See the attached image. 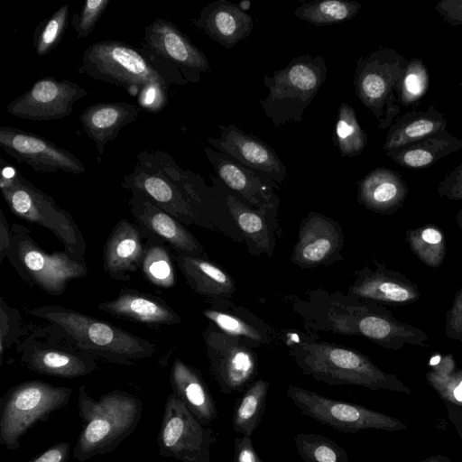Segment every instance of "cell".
Returning <instances> with one entry per match:
<instances>
[{"label": "cell", "instance_id": "cell-1", "mask_svg": "<svg viewBox=\"0 0 462 462\" xmlns=\"http://www.w3.org/2000/svg\"><path fill=\"white\" fill-rule=\"evenodd\" d=\"M202 180L184 171L168 152L144 149L136 156L133 171L122 187L139 190L182 224L198 223L202 207Z\"/></svg>", "mask_w": 462, "mask_h": 462}, {"label": "cell", "instance_id": "cell-2", "mask_svg": "<svg viewBox=\"0 0 462 462\" xmlns=\"http://www.w3.org/2000/svg\"><path fill=\"white\" fill-rule=\"evenodd\" d=\"M78 408L82 429L72 455L79 462L115 450L134 433L143 414L138 396L114 390L95 400L86 385L79 388Z\"/></svg>", "mask_w": 462, "mask_h": 462}, {"label": "cell", "instance_id": "cell-3", "mask_svg": "<svg viewBox=\"0 0 462 462\" xmlns=\"http://www.w3.org/2000/svg\"><path fill=\"white\" fill-rule=\"evenodd\" d=\"M288 354L303 374L329 385H356L373 391L411 394L396 375L374 365L361 352L327 342H292Z\"/></svg>", "mask_w": 462, "mask_h": 462}, {"label": "cell", "instance_id": "cell-4", "mask_svg": "<svg viewBox=\"0 0 462 462\" xmlns=\"http://www.w3.org/2000/svg\"><path fill=\"white\" fill-rule=\"evenodd\" d=\"M29 313L49 321L77 348L111 363L129 365L154 352L151 342L72 309L47 305Z\"/></svg>", "mask_w": 462, "mask_h": 462}, {"label": "cell", "instance_id": "cell-5", "mask_svg": "<svg viewBox=\"0 0 462 462\" xmlns=\"http://www.w3.org/2000/svg\"><path fill=\"white\" fill-rule=\"evenodd\" d=\"M0 189L10 210L19 217L50 229L70 254L83 258L86 242L72 217L52 197L1 159Z\"/></svg>", "mask_w": 462, "mask_h": 462}, {"label": "cell", "instance_id": "cell-6", "mask_svg": "<svg viewBox=\"0 0 462 462\" xmlns=\"http://www.w3.org/2000/svg\"><path fill=\"white\" fill-rule=\"evenodd\" d=\"M328 67L321 56L296 57L272 77L263 75L268 95L260 105L274 126L300 123L303 112L326 80Z\"/></svg>", "mask_w": 462, "mask_h": 462}, {"label": "cell", "instance_id": "cell-7", "mask_svg": "<svg viewBox=\"0 0 462 462\" xmlns=\"http://www.w3.org/2000/svg\"><path fill=\"white\" fill-rule=\"evenodd\" d=\"M142 51L169 87L200 80L209 69V60L179 27L156 18L144 28Z\"/></svg>", "mask_w": 462, "mask_h": 462}, {"label": "cell", "instance_id": "cell-8", "mask_svg": "<svg viewBox=\"0 0 462 462\" xmlns=\"http://www.w3.org/2000/svg\"><path fill=\"white\" fill-rule=\"evenodd\" d=\"M72 389L40 380L20 383L0 401V444L8 450L21 446L22 437L37 422L66 406Z\"/></svg>", "mask_w": 462, "mask_h": 462}, {"label": "cell", "instance_id": "cell-9", "mask_svg": "<svg viewBox=\"0 0 462 462\" xmlns=\"http://www.w3.org/2000/svg\"><path fill=\"white\" fill-rule=\"evenodd\" d=\"M408 59L396 50L381 47L356 60L354 87L360 102L389 128L401 112L398 88Z\"/></svg>", "mask_w": 462, "mask_h": 462}, {"label": "cell", "instance_id": "cell-10", "mask_svg": "<svg viewBox=\"0 0 462 462\" xmlns=\"http://www.w3.org/2000/svg\"><path fill=\"white\" fill-rule=\"evenodd\" d=\"M79 72L123 87L133 96L151 86L170 88L142 50L120 41H101L88 46L83 52Z\"/></svg>", "mask_w": 462, "mask_h": 462}, {"label": "cell", "instance_id": "cell-11", "mask_svg": "<svg viewBox=\"0 0 462 462\" xmlns=\"http://www.w3.org/2000/svg\"><path fill=\"white\" fill-rule=\"evenodd\" d=\"M8 259L23 280L51 295L62 294L69 282L84 277L88 268L83 258L65 252L47 254L19 225L11 228Z\"/></svg>", "mask_w": 462, "mask_h": 462}, {"label": "cell", "instance_id": "cell-12", "mask_svg": "<svg viewBox=\"0 0 462 462\" xmlns=\"http://www.w3.org/2000/svg\"><path fill=\"white\" fill-rule=\"evenodd\" d=\"M287 395L300 412L344 433L378 430L400 431L407 425L399 419L360 404L323 396L303 387L290 385Z\"/></svg>", "mask_w": 462, "mask_h": 462}, {"label": "cell", "instance_id": "cell-13", "mask_svg": "<svg viewBox=\"0 0 462 462\" xmlns=\"http://www.w3.org/2000/svg\"><path fill=\"white\" fill-rule=\"evenodd\" d=\"M213 430L205 427L174 393L168 395L157 443L159 454L181 462H210Z\"/></svg>", "mask_w": 462, "mask_h": 462}, {"label": "cell", "instance_id": "cell-14", "mask_svg": "<svg viewBox=\"0 0 462 462\" xmlns=\"http://www.w3.org/2000/svg\"><path fill=\"white\" fill-rule=\"evenodd\" d=\"M211 374L226 394L245 390L258 371L257 355L242 339L209 324L203 333Z\"/></svg>", "mask_w": 462, "mask_h": 462}, {"label": "cell", "instance_id": "cell-15", "mask_svg": "<svg viewBox=\"0 0 462 462\" xmlns=\"http://www.w3.org/2000/svg\"><path fill=\"white\" fill-rule=\"evenodd\" d=\"M88 91L76 82L45 77L6 106L11 116L32 121L59 120L69 116L74 104Z\"/></svg>", "mask_w": 462, "mask_h": 462}, {"label": "cell", "instance_id": "cell-16", "mask_svg": "<svg viewBox=\"0 0 462 462\" xmlns=\"http://www.w3.org/2000/svg\"><path fill=\"white\" fill-rule=\"evenodd\" d=\"M0 147L10 157L25 163L40 173L81 174L83 162L72 152L48 139L12 126H0Z\"/></svg>", "mask_w": 462, "mask_h": 462}, {"label": "cell", "instance_id": "cell-17", "mask_svg": "<svg viewBox=\"0 0 462 462\" xmlns=\"http://www.w3.org/2000/svg\"><path fill=\"white\" fill-rule=\"evenodd\" d=\"M69 345V341L66 346L56 343L51 336L42 341L34 333L18 347L21 362L33 372L51 376L76 378L91 374L97 367L94 356Z\"/></svg>", "mask_w": 462, "mask_h": 462}, {"label": "cell", "instance_id": "cell-18", "mask_svg": "<svg viewBox=\"0 0 462 462\" xmlns=\"http://www.w3.org/2000/svg\"><path fill=\"white\" fill-rule=\"evenodd\" d=\"M217 127L219 137H208V144L276 184L284 183L286 166L269 144L234 124L218 125Z\"/></svg>", "mask_w": 462, "mask_h": 462}, {"label": "cell", "instance_id": "cell-19", "mask_svg": "<svg viewBox=\"0 0 462 462\" xmlns=\"http://www.w3.org/2000/svg\"><path fill=\"white\" fill-rule=\"evenodd\" d=\"M344 242L343 230L336 220L312 211L300 226L291 261L302 268L330 264L342 259Z\"/></svg>", "mask_w": 462, "mask_h": 462}, {"label": "cell", "instance_id": "cell-20", "mask_svg": "<svg viewBox=\"0 0 462 462\" xmlns=\"http://www.w3.org/2000/svg\"><path fill=\"white\" fill-rule=\"evenodd\" d=\"M129 208L138 226L167 243L175 253L207 257L196 237L172 216L159 208L146 194L131 190Z\"/></svg>", "mask_w": 462, "mask_h": 462}, {"label": "cell", "instance_id": "cell-21", "mask_svg": "<svg viewBox=\"0 0 462 462\" xmlns=\"http://www.w3.org/2000/svg\"><path fill=\"white\" fill-rule=\"evenodd\" d=\"M374 269L365 266L355 273L348 296L393 304H409L419 300L420 291L409 278L377 261H374Z\"/></svg>", "mask_w": 462, "mask_h": 462}, {"label": "cell", "instance_id": "cell-22", "mask_svg": "<svg viewBox=\"0 0 462 462\" xmlns=\"http://www.w3.org/2000/svg\"><path fill=\"white\" fill-rule=\"evenodd\" d=\"M204 151L218 178L250 206L259 208L278 203L273 189L279 185L274 181L219 151L208 146Z\"/></svg>", "mask_w": 462, "mask_h": 462}, {"label": "cell", "instance_id": "cell-23", "mask_svg": "<svg viewBox=\"0 0 462 462\" xmlns=\"http://www.w3.org/2000/svg\"><path fill=\"white\" fill-rule=\"evenodd\" d=\"M191 22L226 49L247 38L254 28L252 16L240 5L227 0H216L205 5Z\"/></svg>", "mask_w": 462, "mask_h": 462}, {"label": "cell", "instance_id": "cell-24", "mask_svg": "<svg viewBox=\"0 0 462 462\" xmlns=\"http://www.w3.org/2000/svg\"><path fill=\"white\" fill-rule=\"evenodd\" d=\"M145 233L127 219H121L111 231L104 248V269L113 279L126 281L141 268L145 254Z\"/></svg>", "mask_w": 462, "mask_h": 462}, {"label": "cell", "instance_id": "cell-25", "mask_svg": "<svg viewBox=\"0 0 462 462\" xmlns=\"http://www.w3.org/2000/svg\"><path fill=\"white\" fill-rule=\"evenodd\" d=\"M139 106L125 101L102 102L88 106L79 116L87 135L95 143L97 162H101L107 142L115 140L119 131L139 116Z\"/></svg>", "mask_w": 462, "mask_h": 462}, {"label": "cell", "instance_id": "cell-26", "mask_svg": "<svg viewBox=\"0 0 462 462\" xmlns=\"http://www.w3.org/2000/svg\"><path fill=\"white\" fill-rule=\"evenodd\" d=\"M97 308L112 316L153 327L181 321L163 300L134 290H122L116 299L99 303Z\"/></svg>", "mask_w": 462, "mask_h": 462}, {"label": "cell", "instance_id": "cell-27", "mask_svg": "<svg viewBox=\"0 0 462 462\" xmlns=\"http://www.w3.org/2000/svg\"><path fill=\"white\" fill-rule=\"evenodd\" d=\"M357 202L379 214H393L402 207L408 185L400 172L376 168L357 182Z\"/></svg>", "mask_w": 462, "mask_h": 462}, {"label": "cell", "instance_id": "cell-28", "mask_svg": "<svg viewBox=\"0 0 462 462\" xmlns=\"http://www.w3.org/2000/svg\"><path fill=\"white\" fill-rule=\"evenodd\" d=\"M172 258L187 282L199 294L210 300H227L236 291V283L232 276L207 257L174 252Z\"/></svg>", "mask_w": 462, "mask_h": 462}, {"label": "cell", "instance_id": "cell-29", "mask_svg": "<svg viewBox=\"0 0 462 462\" xmlns=\"http://www.w3.org/2000/svg\"><path fill=\"white\" fill-rule=\"evenodd\" d=\"M170 383L172 393L203 425L217 418L216 402L197 369L176 358L171 368Z\"/></svg>", "mask_w": 462, "mask_h": 462}, {"label": "cell", "instance_id": "cell-30", "mask_svg": "<svg viewBox=\"0 0 462 462\" xmlns=\"http://www.w3.org/2000/svg\"><path fill=\"white\" fill-rule=\"evenodd\" d=\"M211 300L214 308L206 309L203 314L220 330L242 339L253 348L271 344V329L258 318L226 299L223 304L221 300Z\"/></svg>", "mask_w": 462, "mask_h": 462}, {"label": "cell", "instance_id": "cell-31", "mask_svg": "<svg viewBox=\"0 0 462 462\" xmlns=\"http://www.w3.org/2000/svg\"><path fill=\"white\" fill-rule=\"evenodd\" d=\"M226 204L230 215L242 231L250 247L257 253L272 255L275 245V233L273 222L269 220L272 212H275L278 203L254 208L247 206L232 194L226 196Z\"/></svg>", "mask_w": 462, "mask_h": 462}, {"label": "cell", "instance_id": "cell-32", "mask_svg": "<svg viewBox=\"0 0 462 462\" xmlns=\"http://www.w3.org/2000/svg\"><path fill=\"white\" fill-rule=\"evenodd\" d=\"M462 149V140L447 129L414 143L391 149L385 154L406 169H426L443 157Z\"/></svg>", "mask_w": 462, "mask_h": 462}, {"label": "cell", "instance_id": "cell-33", "mask_svg": "<svg viewBox=\"0 0 462 462\" xmlns=\"http://www.w3.org/2000/svg\"><path fill=\"white\" fill-rule=\"evenodd\" d=\"M448 120L434 106L425 111L410 110L389 127L383 149L387 152L447 129Z\"/></svg>", "mask_w": 462, "mask_h": 462}, {"label": "cell", "instance_id": "cell-34", "mask_svg": "<svg viewBox=\"0 0 462 462\" xmlns=\"http://www.w3.org/2000/svg\"><path fill=\"white\" fill-rule=\"evenodd\" d=\"M269 382L254 381L238 400L232 416V426L236 433L252 437L264 414Z\"/></svg>", "mask_w": 462, "mask_h": 462}, {"label": "cell", "instance_id": "cell-35", "mask_svg": "<svg viewBox=\"0 0 462 462\" xmlns=\"http://www.w3.org/2000/svg\"><path fill=\"white\" fill-rule=\"evenodd\" d=\"M361 7L360 3L352 0L311 1L299 5L293 15L309 23L325 26L351 20Z\"/></svg>", "mask_w": 462, "mask_h": 462}, {"label": "cell", "instance_id": "cell-36", "mask_svg": "<svg viewBox=\"0 0 462 462\" xmlns=\"http://www.w3.org/2000/svg\"><path fill=\"white\" fill-rule=\"evenodd\" d=\"M334 145L342 157H356L365 149L368 137L360 126L355 109L342 102L338 107L334 128Z\"/></svg>", "mask_w": 462, "mask_h": 462}, {"label": "cell", "instance_id": "cell-37", "mask_svg": "<svg viewBox=\"0 0 462 462\" xmlns=\"http://www.w3.org/2000/svg\"><path fill=\"white\" fill-rule=\"evenodd\" d=\"M145 254L141 264L143 276L152 284L161 288H171L175 284V272L172 256L164 246L163 241L149 235Z\"/></svg>", "mask_w": 462, "mask_h": 462}, {"label": "cell", "instance_id": "cell-38", "mask_svg": "<svg viewBox=\"0 0 462 462\" xmlns=\"http://www.w3.org/2000/svg\"><path fill=\"white\" fill-rule=\"evenodd\" d=\"M411 250L426 265L439 267L446 254L443 232L436 226H424L405 232Z\"/></svg>", "mask_w": 462, "mask_h": 462}, {"label": "cell", "instance_id": "cell-39", "mask_svg": "<svg viewBox=\"0 0 462 462\" xmlns=\"http://www.w3.org/2000/svg\"><path fill=\"white\" fill-rule=\"evenodd\" d=\"M426 374L429 384L445 401L462 408V370L457 369L451 356L438 358Z\"/></svg>", "mask_w": 462, "mask_h": 462}, {"label": "cell", "instance_id": "cell-40", "mask_svg": "<svg viewBox=\"0 0 462 462\" xmlns=\"http://www.w3.org/2000/svg\"><path fill=\"white\" fill-rule=\"evenodd\" d=\"M296 449L305 462H348L346 449L336 441L317 433H298Z\"/></svg>", "mask_w": 462, "mask_h": 462}, {"label": "cell", "instance_id": "cell-41", "mask_svg": "<svg viewBox=\"0 0 462 462\" xmlns=\"http://www.w3.org/2000/svg\"><path fill=\"white\" fill-rule=\"evenodd\" d=\"M430 74L420 58H411L403 70L398 88L399 103L415 110L428 92Z\"/></svg>", "mask_w": 462, "mask_h": 462}, {"label": "cell", "instance_id": "cell-42", "mask_svg": "<svg viewBox=\"0 0 462 462\" xmlns=\"http://www.w3.org/2000/svg\"><path fill=\"white\" fill-rule=\"evenodd\" d=\"M69 14V7L65 4L35 28L32 47L38 56L49 54L60 44L68 27Z\"/></svg>", "mask_w": 462, "mask_h": 462}, {"label": "cell", "instance_id": "cell-43", "mask_svg": "<svg viewBox=\"0 0 462 462\" xmlns=\"http://www.w3.org/2000/svg\"><path fill=\"white\" fill-rule=\"evenodd\" d=\"M111 0H86L81 9L73 14L71 23L79 38L88 37L95 29Z\"/></svg>", "mask_w": 462, "mask_h": 462}, {"label": "cell", "instance_id": "cell-44", "mask_svg": "<svg viewBox=\"0 0 462 462\" xmlns=\"http://www.w3.org/2000/svg\"><path fill=\"white\" fill-rule=\"evenodd\" d=\"M0 309V357L2 362L5 349L8 347L17 337V332L20 328V320L18 311L5 304L4 299H1Z\"/></svg>", "mask_w": 462, "mask_h": 462}, {"label": "cell", "instance_id": "cell-45", "mask_svg": "<svg viewBox=\"0 0 462 462\" xmlns=\"http://www.w3.org/2000/svg\"><path fill=\"white\" fill-rule=\"evenodd\" d=\"M445 333L450 339L462 341V283L446 313Z\"/></svg>", "mask_w": 462, "mask_h": 462}, {"label": "cell", "instance_id": "cell-46", "mask_svg": "<svg viewBox=\"0 0 462 462\" xmlns=\"http://www.w3.org/2000/svg\"><path fill=\"white\" fill-rule=\"evenodd\" d=\"M438 194L450 200L462 199V163L447 174L439 182Z\"/></svg>", "mask_w": 462, "mask_h": 462}, {"label": "cell", "instance_id": "cell-47", "mask_svg": "<svg viewBox=\"0 0 462 462\" xmlns=\"http://www.w3.org/2000/svg\"><path fill=\"white\" fill-rule=\"evenodd\" d=\"M71 446L69 442H58L26 462H69Z\"/></svg>", "mask_w": 462, "mask_h": 462}, {"label": "cell", "instance_id": "cell-48", "mask_svg": "<svg viewBox=\"0 0 462 462\" xmlns=\"http://www.w3.org/2000/svg\"><path fill=\"white\" fill-rule=\"evenodd\" d=\"M435 10L450 25H462V0H441Z\"/></svg>", "mask_w": 462, "mask_h": 462}, {"label": "cell", "instance_id": "cell-49", "mask_svg": "<svg viewBox=\"0 0 462 462\" xmlns=\"http://www.w3.org/2000/svg\"><path fill=\"white\" fill-rule=\"evenodd\" d=\"M234 462H264L254 449L251 437L235 439Z\"/></svg>", "mask_w": 462, "mask_h": 462}, {"label": "cell", "instance_id": "cell-50", "mask_svg": "<svg viewBox=\"0 0 462 462\" xmlns=\"http://www.w3.org/2000/svg\"><path fill=\"white\" fill-rule=\"evenodd\" d=\"M11 248V228L5 220L3 211H1L0 220V263L7 256Z\"/></svg>", "mask_w": 462, "mask_h": 462}, {"label": "cell", "instance_id": "cell-51", "mask_svg": "<svg viewBox=\"0 0 462 462\" xmlns=\"http://www.w3.org/2000/svg\"><path fill=\"white\" fill-rule=\"evenodd\" d=\"M420 462H452L450 458L444 455H432L430 457H426L425 459Z\"/></svg>", "mask_w": 462, "mask_h": 462}, {"label": "cell", "instance_id": "cell-52", "mask_svg": "<svg viewBox=\"0 0 462 462\" xmlns=\"http://www.w3.org/2000/svg\"><path fill=\"white\" fill-rule=\"evenodd\" d=\"M456 222L458 227L462 230V209H460L456 216Z\"/></svg>", "mask_w": 462, "mask_h": 462}, {"label": "cell", "instance_id": "cell-53", "mask_svg": "<svg viewBox=\"0 0 462 462\" xmlns=\"http://www.w3.org/2000/svg\"><path fill=\"white\" fill-rule=\"evenodd\" d=\"M460 87L462 88V70H461V80H460Z\"/></svg>", "mask_w": 462, "mask_h": 462}]
</instances>
